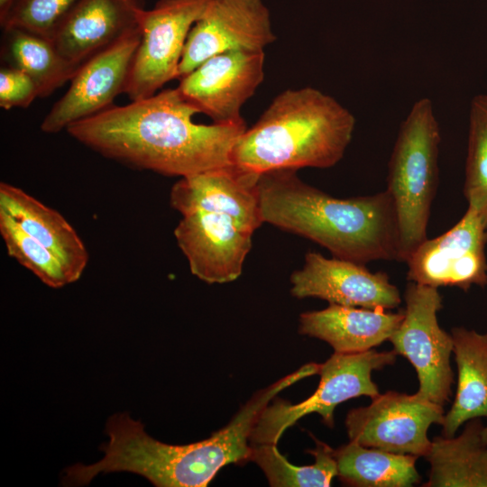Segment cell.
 <instances>
[{
    "instance_id": "6da1fadb",
    "label": "cell",
    "mask_w": 487,
    "mask_h": 487,
    "mask_svg": "<svg viewBox=\"0 0 487 487\" xmlns=\"http://www.w3.org/2000/svg\"><path fill=\"white\" fill-rule=\"evenodd\" d=\"M177 88L112 106L69 125L68 133L102 156L140 170L180 178L232 164L244 121L202 124Z\"/></svg>"
},
{
    "instance_id": "7a4b0ae2",
    "label": "cell",
    "mask_w": 487,
    "mask_h": 487,
    "mask_svg": "<svg viewBox=\"0 0 487 487\" xmlns=\"http://www.w3.org/2000/svg\"><path fill=\"white\" fill-rule=\"evenodd\" d=\"M257 187L263 223L309 239L335 258L364 265L400 261L397 213L386 189L337 198L290 169L261 173Z\"/></svg>"
},
{
    "instance_id": "3957f363",
    "label": "cell",
    "mask_w": 487,
    "mask_h": 487,
    "mask_svg": "<svg viewBox=\"0 0 487 487\" xmlns=\"http://www.w3.org/2000/svg\"><path fill=\"white\" fill-rule=\"evenodd\" d=\"M319 372V363H307L255 392L232 420L210 437L188 445H169L151 437L143 425L127 413L106 422L109 442L94 472H129L145 477L156 487H206L229 464L251 461L250 437L262 410L280 391Z\"/></svg>"
},
{
    "instance_id": "277c9868",
    "label": "cell",
    "mask_w": 487,
    "mask_h": 487,
    "mask_svg": "<svg viewBox=\"0 0 487 487\" xmlns=\"http://www.w3.org/2000/svg\"><path fill=\"white\" fill-rule=\"evenodd\" d=\"M354 127V115L333 96L310 87L287 89L240 135L232 162L256 174L331 168L344 157Z\"/></svg>"
},
{
    "instance_id": "5b68a950",
    "label": "cell",
    "mask_w": 487,
    "mask_h": 487,
    "mask_svg": "<svg viewBox=\"0 0 487 487\" xmlns=\"http://www.w3.org/2000/svg\"><path fill=\"white\" fill-rule=\"evenodd\" d=\"M439 124L432 101L418 99L402 122L388 164L387 188L395 206L400 262L427 239L438 181Z\"/></svg>"
},
{
    "instance_id": "8992f818",
    "label": "cell",
    "mask_w": 487,
    "mask_h": 487,
    "mask_svg": "<svg viewBox=\"0 0 487 487\" xmlns=\"http://www.w3.org/2000/svg\"><path fill=\"white\" fill-rule=\"evenodd\" d=\"M397 355L394 350L378 352L370 349L347 354L335 352L321 363L318 372L320 381L311 396L297 404L276 399L262 410L251 434V446L277 445L288 427L311 413L319 414L323 423L333 427L336 406L360 396L372 400L380 394L372 373L393 364Z\"/></svg>"
},
{
    "instance_id": "52a82bcc",
    "label": "cell",
    "mask_w": 487,
    "mask_h": 487,
    "mask_svg": "<svg viewBox=\"0 0 487 487\" xmlns=\"http://www.w3.org/2000/svg\"><path fill=\"white\" fill-rule=\"evenodd\" d=\"M404 300L403 319L389 341L397 354L416 370L417 393L444 406L452 395L454 372L450 365L453 338L437 321L442 297L437 288L409 281Z\"/></svg>"
},
{
    "instance_id": "ba28073f",
    "label": "cell",
    "mask_w": 487,
    "mask_h": 487,
    "mask_svg": "<svg viewBox=\"0 0 487 487\" xmlns=\"http://www.w3.org/2000/svg\"><path fill=\"white\" fill-rule=\"evenodd\" d=\"M210 0H158L142 14L140 42L124 93L131 101L150 97L178 78L188 33Z\"/></svg>"
},
{
    "instance_id": "9c48e42d",
    "label": "cell",
    "mask_w": 487,
    "mask_h": 487,
    "mask_svg": "<svg viewBox=\"0 0 487 487\" xmlns=\"http://www.w3.org/2000/svg\"><path fill=\"white\" fill-rule=\"evenodd\" d=\"M443 406L412 395L388 391L370 405L351 409L345 418L350 440L360 445L399 455L426 456L432 440L427 430L443 425Z\"/></svg>"
},
{
    "instance_id": "30bf717a",
    "label": "cell",
    "mask_w": 487,
    "mask_h": 487,
    "mask_svg": "<svg viewBox=\"0 0 487 487\" xmlns=\"http://www.w3.org/2000/svg\"><path fill=\"white\" fill-rule=\"evenodd\" d=\"M487 226L468 207L462 218L444 234L426 239L405 262L409 281L464 291L487 285Z\"/></svg>"
},
{
    "instance_id": "8fae6325",
    "label": "cell",
    "mask_w": 487,
    "mask_h": 487,
    "mask_svg": "<svg viewBox=\"0 0 487 487\" xmlns=\"http://www.w3.org/2000/svg\"><path fill=\"white\" fill-rule=\"evenodd\" d=\"M264 51H230L210 57L176 87L198 113L216 124L244 121L241 108L264 78Z\"/></svg>"
},
{
    "instance_id": "7c38bea8",
    "label": "cell",
    "mask_w": 487,
    "mask_h": 487,
    "mask_svg": "<svg viewBox=\"0 0 487 487\" xmlns=\"http://www.w3.org/2000/svg\"><path fill=\"white\" fill-rule=\"evenodd\" d=\"M140 38L139 28L83 62L69 89L42 120L41 130L56 133L112 106L125 91Z\"/></svg>"
},
{
    "instance_id": "4fadbf2b",
    "label": "cell",
    "mask_w": 487,
    "mask_h": 487,
    "mask_svg": "<svg viewBox=\"0 0 487 487\" xmlns=\"http://www.w3.org/2000/svg\"><path fill=\"white\" fill-rule=\"evenodd\" d=\"M275 39L270 11L262 0H210L188 33L177 79L212 56L230 51H264Z\"/></svg>"
},
{
    "instance_id": "5bb4252c",
    "label": "cell",
    "mask_w": 487,
    "mask_h": 487,
    "mask_svg": "<svg viewBox=\"0 0 487 487\" xmlns=\"http://www.w3.org/2000/svg\"><path fill=\"white\" fill-rule=\"evenodd\" d=\"M290 292L298 299L318 298L348 307L388 310L401 302L399 289L384 271L364 264L308 252L301 269L290 276Z\"/></svg>"
},
{
    "instance_id": "9a60e30c",
    "label": "cell",
    "mask_w": 487,
    "mask_h": 487,
    "mask_svg": "<svg viewBox=\"0 0 487 487\" xmlns=\"http://www.w3.org/2000/svg\"><path fill=\"white\" fill-rule=\"evenodd\" d=\"M253 234L227 216L204 211L182 216L174 229L191 273L208 284L240 277Z\"/></svg>"
},
{
    "instance_id": "2e32d148",
    "label": "cell",
    "mask_w": 487,
    "mask_h": 487,
    "mask_svg": "<svg viewBox=\"0 0 487 487\" xmlns=\"http://www.w3.org/2000/svg\"><path fill=\"white\" fill-rule=\"evenodd\" d=\"M256 174L234 163L180 178L170 204L182 216L204 211L231 217L254 232L262 224Z\"/></svg>"
},
{
    "instance_id": "e0dca14e",
    "label": "cell",
    "mask_w": 487,
    "mask_h": 487,
    "mask_svg": "<svg viewBox=\"0 0 487 487\" xmlns=\"http://www.w3.org/2000/svg\"><path fill=\"white\" fill-rule=\"evenodd\" d=\"M143 0H81L51 41L71 63L83 62L139 29Z\"/></svg>"
},
{
    "instance_id": "ac0fdd59",
    "label": "cell",
    "mask_w": 487,
    "mask_h": 487,
    "mask_svg": "<svg viewBox=\"0 0 487 487\" xmlns=\"http://www.w3.org/2000/svg\"><path fill=\"white\" fill-rule=\"evenodd\" d=\"M402 319L403 311L329 304L324 309L302 313L299 331L326 342L336 353H360L389 340Z\"/></svg>"
},
{
    "instance_id": "d6986e66",
    "label": "cell",
    "mask_w": 487,
    "mask_h": 487,
    "mask_svg": "<svg viewBox=\"0 0 487 487\" xmlns=\"http://www.w3.org/2000/svg\"><path fill=\"white\" fill-rule=\"evenodd\" d=\"M0 210L60 261L71 283L81 277L88 253L75 229L61 214L6 182L0 183Z\"/></svg>"
},
{
    "instance_id": "ffe728a7",
    "label": "cell",
    "mask_w": 487,
    "mask_h": 487,
    "mask_svg": "<svg viewBox=\"0 0 487 487\" xmlns=\"http://www.w3.org/2000/svg\"><path fill=\"white\" fill-rule=\"evenodd\" d=\"M451 335L457 385L442 425L446 437L454 436L471 419L487 418V333L460 326L453 328Z\"/></svg>"
},
{
    "instance_id": "44dd1931",
    "label": "cell",
    "mask_w": 487,
    "mask_h": 487,
    "mask_svg": "<svg viewBox=\"0 0 487 487\" xmlns=\"http://www.w3.org/2000/svg\"><path fill=\"white\" fill-rule=\"evenodd\" d=\"M482 418L466 422L457 436H436L425 456L430 464L424 487H487V446Z\"/></svg>"
},
{
    "instance_id": "7402d4cb",
    "label": "cell",
    "mask_w": 487,
    "mask_h": 487,
    "mask_svg": "<svg viewBox=\"0 0 487 487\" xmlns=\"http://www.w3.org/2000/svg\"><path fill=\"white\" fill-rule=\"evenodd\" d=\"M1 57L35 82L39 97H46L70 81L79 65L66 60L51 40L18 29H3Z\"/></svg>"
},
{
    "instance_id": "603a6c76",
    "label": "cell",
    "mask_w": 487,
    "mask_h": 487,
    "mask_svg": "<svg viewBox=\"0 0 487 487\" xmlns=\"http://www.w3.org/2000/svg\"><path fill=\"white\" fill-rule=\"evenodd\" d=\"M337 477L355 487H410L420 482L418 456L366 447L350 440L334 449Z\"/></svg>"
},
{
    "instance_id": "cb8c5ba5",
    "label": "cell",
    "mask_w": 487,
    "mask_h": 487,
    "mask_svg": "<svg viewBox=\"0 0 487 487\" xmlns=\"http://www.w3.org/2000/svg\"><path fill=\"white\" fill-rule=\"evenodd\" d=\"M316 447L308 452L314 455L315 463L298 466L287 460L277 445L251 446V461L264 473L272 487H328L337 476L334 449L314 437Z\"/></svg>"
},
{
    "instance_id": "d4e9b609",
    "label": "cell",
    "mask_w": 487,
    "mask_h": 487,
    "mask_svg": "<svg viewBox=\"0 0 487 487\" xmlns=\"http://www.w3.org/2000/svg\"><path fill=\"white\" fill-rule=\"evenodd\" d=\"M464 195L487 226V95L470 105Z\"/></svg>"
},
{
    "instance_id": "484cf974",
    "label": "cell",
    "mask_w": 487,
    "mask_h": 487,
    "mask_svg": "<svg viewBox=\"0 0 487 487\" xmlns=\"http://www.w3.org/2000/svg\"><path fill=\"white\" fill-rule=\"evenodd\" d=\"M0 234L9 256L28 269L45 285L59 289L71 283L60 261L1 210Z\"/></svg>"
},
{
    "instance_id": "4316f807",
    "label": "cell",
    "mask_w": 487,
    "mask_h": 487,
    "mask_svg": "<svg viewBox=\"0 0 487 487\" xmlns=\"http://www.w3.org/2000/svg\"><path fill=\"white\" fill-rule=\"evenodd\" d=\"M81 0H10L0 10L3 29L18 28L51 40Z\"/></svg>"
},
{
    "instance_id": "83f0119b",
    "label": "cell",
    "mask_w": 487,
    "mask_h": 487,
    "mask_svg": "<svg viewBox=\"0 0 487 487\" xmlns=\"http://www.w3.org/2000/svg\"><path fill=\"white\" fill-rule=\"evenodd\" d=\"M39 97L35 82L23 71L4 66L0 69V106L5 110L28 107Z\"/></svg>"
},
{
    "instance_id": "f1b7e54d",
    "label": "cell",
    "mask_w": 487,
    "mask_h": 487,
    "mask_svg": "<svg viewBox=\"0 0 487 487\" xmlns=\"http://www.w3.org/2000/svg\"><path fill=\"white\" fill-rule=\"evenodd\" d=\"M482 437L485 445L487 446V426H483L482 429Z\"/></svg>"
},
{
    "instance_id": "f546056e",
    "label": "cell",
    "mask_w": 487,
    "mask_h": 487,
    "mask_svg": "<svg viewBox=\"0 0 487 487\" xmlns=\"http://www.w3.org/2000/svg\"><path fill=\"white\" fill-rule=\"evenodd\" d=\"M10 0H0V10L3 9Z\"/></svg>"
}]
</instances>
